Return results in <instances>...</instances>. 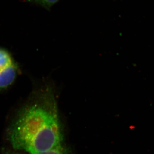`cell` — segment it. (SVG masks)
<instances>
[{"instance_id": "7a4b0ae2", "label": "cell", "mask_w": 154, "mask_h": 154, "mask_svg": "<svg viewBox=\"0 0 154 154\" xmlns=\"http://www.w3.org/2000/svg\"><path fill=\"white\" fill-rule=\"evenodd\" d=\"M17 69L11 54L0 48V89L11 85L16 78Z\"/></svg>"}, {"instance_id": "3957f363", "label": "cell", "mask_w": 154, "mask_h": 154, "mask_svg": "<svg viewBox=\"0 0 154 154\" xmlns=\"http://www.w3.org/2000/svg\"><path fill=\"white\" fill-rule=\"evenodd\" d=\"M38 154H67V152L66 149L61 144L49 150Z\"/></svg>"}, {"instance_id": "277c9868", "label": "cell", "mask_w": 154, "mask_h": 154, "mask_svg": "<svg viewBox=\"0 0 154 154\" xmlns=\"http://www.w3.org/2000/svg\"><path fill=\"white\" fill-rule=\"evenodd\" d=\"M59 1V0H38V2H40L42 4L48 8L52 7Z\"/></svg>"}, {"instance_id": "5b68a950", "label": "cell", "mask_w": 154, "mask_h": 154, "mask_svg": "<svg viewBox=\"0 0 154 154\" xmlns=\"http://www.w3.org/2000/svg\"><path fill=\"white\" fill-rule=\"evenodd\" d=\"M30 2H36V1H38V0H28Z\"/></svg>"}, {"instance_id": "6da1fadb", "label": "cell", "mask_w": 154, "mask_h": 154, "mask_svg": "<svg viewBox=\"0 0 154 154\" xmlns=\"http://www.w3.org/2000/svg\"><path fill=\"white\" fill-rule=\"evenodd\" d=\"M36 100L24 107L9 130L11 145L16 149L38 154L60 145L63 140L54 90L45 85Z\"/></svg>"}]
</instances>
